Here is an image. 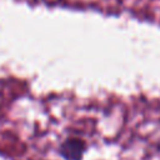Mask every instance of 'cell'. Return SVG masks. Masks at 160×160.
I'll return each instance as SVG.
<instances>
[{
    "label": "cell",
    "instance_id": "cell-1",
    "mask_svg": "<svg viewBox=\"0 0 160 160\" xmlns=\"http://www.w3.org/2000/svg\"><path fill=\"white\" fill-rule=\"evenodd\" d=\"M85 152V142L81 139H66L60 146V154L66 160H81Z\"/></svg>",
    "mask_w": 160,
    "mask_h": 160
}]
</instances>
